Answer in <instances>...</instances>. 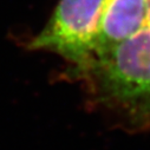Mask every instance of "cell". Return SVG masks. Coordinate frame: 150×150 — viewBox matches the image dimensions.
<instances>
[{
    "label": "cell",
    "instance_id": "6da1fadb",
    "mask_svg": "<svg viewBox=\"0 0 150 150\" xmlns=\"http://www.w3.org/2000/svg\"><path fill=\"white\" fill-rule=\"evenodd\" d=\"M141 28L96 56L86 71L97 100L124 127L150 132V0Z\"/></svg>",
    "mask_w": 150,
    "mask_h": 150
},
{
    "label": "cell",
    "instance_id": "7a4b0ae2",
    "mask_svg": "<svg viewBox=\"0 0 150 150\" xmlns=\"http://www.w3.org/2000/svg\"><path fill=\"white\" fill-rule=\"evenodd\" d=\"M105 0H60L49 23L28 47L59 54L85 73L96 49Z\"/></svg>",
    "mask_w": 150,
    "mask_h": 150
}]
</instances>
